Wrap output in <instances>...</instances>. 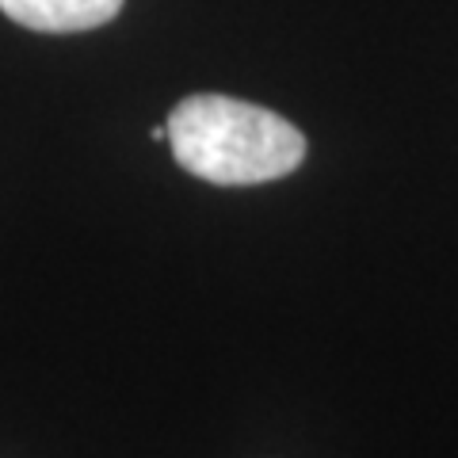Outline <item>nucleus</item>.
<instances>
[{
  "mask_svg": "<svg viewBox=\"0 0 458 458\" xmlns=\"http://www.w3.org/2000/svg\"><path fill=\"white\" fill-rule=\"evenodd\" d=\"M165 126L176 165L218 188L271 183L306 161L302 131L249 99L199 92L180 99Z\"/></svg>",
  "mask_w": 458,
  "mask_h": 458,
  "instance_id": "obj_1",
  "label": "nucleus"
},
{
  "mask_svg": "<svg viewBox=\"0 0 458 458\" xmlns=\"http://www.w3.org/2000/svg\"><path fill=\"white\" fill-rule=\"evenodd\" d=\"M123 0H0V12L27 27V31L42 35H73L92 31L119 16Z\"/></svg>",
  "mask_w": 458,
  "mask_h": 458,
  "instance_id": "obj_2",
  "label": "nucleus"
}]
</instances>
